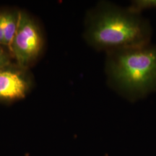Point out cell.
I'll return each mask as SVG.
<instances>
[{"label": "cell", "mask_w": 156, "mask_h": 156, "mask_svg": "<svg viewBox=\"0 0 156 156\" xmlns=\"http://www.w3.org/2000/svg\"><path fill=\"white\" fill-rule=\"evenodd\" d=\"M153 30L149 20L107 1L87 11L83 38L90 47L106 53L151 43Z\"/></svg>", "instance_id": "6da1fadb"}, {"label": "cell", "mask_w": 156, "mask_h": 156, "mask_svg": "<svg viewBox=\"0 0 156 156\" xmlns=\"http://www.w3.org/2000/svg\"><path fill=\"white\" fill-rule=\"evenodd\" d=\"M44 46V35L38 23L27 12L20 10L18 27L9 48L15 62L29 69L41 55Z\"/></svg>", "instance_id": "3957f363"}, {"label": "cell", "mask_w": 156, "mask_h": 156, "mask_svg": "<svg viewBox=\"0 0 156 156\" xmlns=\"http://www.w3.org/2000/svg\"><path fill=\"white\" fill-rule=\"evenodd\" d=\"M13 58L8 48L0 46V68L12 62Z\"/></svg>", "instance_id": "52a82bcc"}, {"label": "cell", "mask_w": 156, "mask_h": 156, "mask_svg": "<svg viewBox=\"0 0 156 156\" xmlns=\"http://www.w3.org/2000/svg\"><path fill=\"white\" fill-rule=\"evenodd\" d=\"M0 46H4V47H6L5 43V38H4V35H3L2 30V28H1V25H0Z\"/></svg>", "instance_id": "ba28073f"}, {"label": "cell", "mask_w": 156, "mask_h": 156, "mask_svg": "<svg viewBox=\"0 0 156 156\" xmlns=\"http://www.w3.org/2000/svg\"><path fill=\"white\" fill-rule=\"evenodd\" d=\"M107 84L130 102L156 92V45L114 51L106 53Z\"/></svg>", "instance_id": "7a4b0ae2"}, {"label": "cell", "mask_w": 156, "mask_h": 156, "mask_svg": "<svg viewBox=\"0 0 156 156\" xmlns=\"http://www.w3.org/2000/svg\"><path fill=\"white\" fill-rule=\"evenodd\" d=\"M20 10L6 8L0 9V25L2 30L5 46L9 50L18 27Z\"/></svg>", "instance_id": "5b68a950"}, {"label": "cell", "mask_w": 156, "mask_h": 156, "mask_svg": "<svg viewBox=\"0 0 156 156\" xmlns=\"http://www.w3.org/2000/svg\"><path fill=\"white\" fill-rule=\"evenodd\" d=\"M34 86L28 69L11 62L0 68V103H12L24 99Z\"/></svg>", "instance_id": "277c9868"}, {"label": "cell", "mask_w": 156, "mask_h": 156, "mask_svg": "<svg viewBox=\"0 0 156 156\" xmlns=\"http://www.w3.org/2000/svg\"><path fill=\"white\" fill-rule=\"evenodd\" d=\"M128 8L134 12L142 14L145 10L156 9V0H134Z\"/></svg>", "instance_id": "8992f818"}]
</instances>
